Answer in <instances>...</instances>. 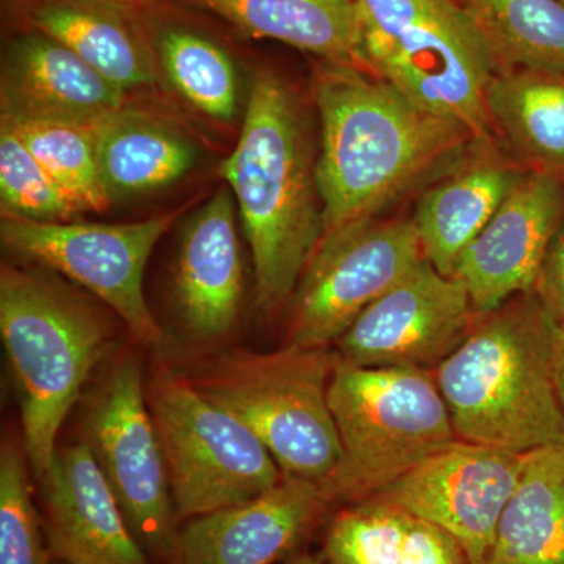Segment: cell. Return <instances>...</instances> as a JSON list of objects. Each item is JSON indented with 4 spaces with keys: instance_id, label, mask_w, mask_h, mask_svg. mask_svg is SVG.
<instances>
[{
    "instance_id": "obj_1",
    "label": "cell",
    "mask_w": 564,
    "mask_h": 564,
    "mask_svg": "<svg viewBox=\"0 0 564 564\" xmlns=\"http://www.w3.org/2000/svg\"><path fill=\"white\" fill-rule=\"evenodd\" d=\"M314 101L322 239L372 220L423 174L477 144L463 126L355 66L318 61Z\"/></svg>"
},
{
    "instance_id": "obj_2",
    "label": "cell",
    "mask_w": 564,
    "mask_h": 564,
    "mask_svg": "<svg viewBox=\"0 0 564 564\" xmlns=\"http://www.w3.org/2000/svg\"><path fill=\"white\" fill-rule=\"evenodd\" d=\"M318 140L295 88L259 69L239 141L220 174L231 188L254 267L256 300L272 311L292 299L323 237Z\"/></svg>"
},
{
    "instance_id": "obj_3",
    "label": "cell",
    "mask_w": 564,
    "mask_h": 564,
    "mask_svg": "<svg viewBox=\"0 0 564 564\" xmlns=\"http://www.w3.org/2000/svg\"><path fill=\"white\" fill-rule=\"evenodd\" d=\"M558 332L534 292L478 315L462 345L433 370L458 440L521 455L564 445Z\"/></svg>"
},
{
    "instance_id": "obj_4",
    "label": "cell",
    "mask_w": 564,
    "mask_h": 564,
    "mask_svg": "<svg viewBox=\"0 0 564 564\" xmlns=\"http://www.w3.org/2000/svg\"><path fill=\"white\" fill-rule=\"evenodd\" d=\"M0 336L9 359L29 469L41 480L82 388L111 344L95 304L43 267L2 263Z\"/></svg>"
},
{
    "instance_id": "obj_5",
    "label": "cell",
    "mask_w": 564,
    "mask_h": 564,
    "mask_svg": "<svg viewBox=\"0 0 564 564\" xmlns=\"http://www.w3.org/2000/svg\"><path fill=\"white\" fill-rule=\"evenodd\" d=\"M328 400L343 447L318 485L329 505L369 499L458 440L433 370L356 366L337 352Z\"/></svg>"
},
{
    "instance_id": "obj_6",
    "label": "cell",
    "mask_w": 564,
    "mask_h": 564,
    "mask_svg": "<svg viewBox=\"0 0 564 564\" xmlns=\"http://www.w3.org/2000/svg\"><path fill=\"white\" fill-rule=\"evenodd\" d=\"M367 68L411 101L491 144L486 93L497 74L458 0H355Z\"/></svg>"
},
{
    "instance_id": "obj_7",
    "label": "cell",
    "mask_w": 564,
    "mask_h": 564,
    "mask_svg": "<svg viewBox=\"0 0 564 564\" xmlns=\"http://www.w3.org/2000/svg\"><path fill=\"white\" fill-rule=\"evenodd\" d=\"M336 356L329 348L296 345L236 351L192 383L251 430L284 477L322 485L343 455L328 400Z\"/></svg>"
},
{
    "instance_id": "obj_8",
    "label": "cell",
    "mask_w": 564,
    "mask_h": 564,
    "mask_svg": "<svg viewBox=\"0 0 564 564\" xmlns=\"http://www.w3.org/2000/svg\"><path fill=\"white\" fill-rule=\"evenodd\" d=\"M148 404L180 521L248 502L284 478L251 430L188 378L163 367L151 380Z\"/></svg>"
},
{
    "instance_id": "obj_9",
    "label": "cell",
    "mask_w": 564,
    "mask_h": 564,
    "mask_svg": "<svg viewBox=\"0 0 564 564\" xmlns=\"http://www.w3.org/2000/svg\"><path fill=\"white\" fill-rule=\"evenodd\" d=\"M87 444L135 540L148 555L172 564L180 519L135 356L122 358L96 393Z\"/></svg>"
},
{
    "instance_id": "obj_10",
    "label": "cell",
    "mask_w": 564,
    "mask_h": 564,
    "mask_svg": "<svg viewBox=\"0 0 564 564\" xmlns=\"http://www.w3.org/2000/svg\"><path fill=\"white\" fill-rule=\"evenodd\" d=\"M177 215L124 225L2 215L0 239L13 254L87 289L120 315L140 343L159 347L163 333L144 299L143 276L152 248Z\"/></svg>"
},
{
    "instance_id": "obj_11",
    "label": "cell",
    "mask_w": 564,
    "mask_h": 564,
    "mask_svg": "<svg viewBox=\"0 0 564 564\" xmlns=\"http://www.w3.org/2000/svg\"><path fill=\"white\" fill-rule=\"evenodd\" d=\"M423 259L411 220L372 218L325 237L293 292L285 345L328 348Z\"/></svg>"
},
{
    "instance_id": "obj_12",
    "label": "cell",
    "mask_w": 564,
    "mask_h": 564,
    "mask_svg": "<svg viewBox=\"0 0 564 564\" xmlns=\"http://www.w3.org/2000/svg\"><path fill=\"white\" fill-rule=\"evenodd\" d=\"M477 317L466 285L423 259L351 323L336 340L337 352L356 366L434 370Z\"/></svg>"
},
{
    "instance_id": "obj_13",
    "label": "cell",
    "mask_w": 564,
    "mask_h": 564,
    "mask_svg": "<svg viewBox=\"0 0 564 564\" xmlns=\"http://www.w3.org/2000/svg\"><path fill=\"white\" fill-rule=\"evenodd\" d=\"M524 455L456 440L372 497L440 527L481 564Z\"/></svg>"
},
{
    "instance_id": "obj_14",
    "label": "cell",
    "mask_w": 564,
    "mask_h": 564,
    "mask_svg": "<svg viewBox=\"0 0 564 564\" xmlns=\"http://www.w3.org/2000/svg\"><path fill=\"white\" fill-rule=\"evenodd\" d=\"M564 220V182L527 172L459 259L454 276L478 315L534 291L549 247Z\"/></svg>"
},
{
    "instance_id": "obj_15",
    "label": "cell",
    "mask_w": 564,
    "mask_h": 564,
    "mask_svg": "<svg viewBox=\"0 0 564 564\" xmlns=\"http://www.w3.org/2000/svg\"><path fill=\"white\" fill-rule=\"evenodd\" d=\"M39 481L41 521L57 564H152L87 441L57 451Z\"/></svg>"
},
{
    "instance_id": "obj_16",
    "label": "cell",
    "mask_w": 564,
    "mask_h": 564,
    "mask_svg": "<svg viewBox=\"0 0 564 564\" xmlns=\"http://www.w3.org/2000/svg\"><path fill=\"white\" fill-rule=\"evenodd\" d=\"M328 500L314 481L284 477L248 502L212 511L180 530L172 564H276L318 524Z\"/></svg>"
},
{
    "instance_id": "obj_17",
    "label": "cell",
    "mask_w": 564,
    "mask_h": 564,
    "mask_svg": "<svg viewBox=\"0 0 564 564\" xmlns=\"http://www.w3.org/2000/svg\"><path fill=\"white\" fill-rule=\"evenodd\" d=\"M128 93L51 36L20 31L3 46L0 118L99 126Z\"/></svg>"
},
{
    "instance_id": "obj_18",
    "label": "cell",
    "mask_w": 564,
    "mask_h": 564,
    "mask_svg": "<svg viewBox=\"0 0 564 564\" xmlns=\"http://www.w3.org/2000/svg\"><path fill=\"white\" fill-rule=\"evenodd\" d=\"M236 199L220 187L185 225L174 269V296L188 332L218 339L239 318L243 292Z\"/></svg>"
},
{
    "instance_id": "obj_19",
    "label": "cell",
    "mask_w": 564,
    "mask_h": 564,
    "mask_svg": "<svg viewBox=\"0 0 564 564\" xmlns=\"http://www.w3.org/2000/svg\"><path fill=\"white\" fill-rule=\"evenodd\" d=\"M117 0H25L11 20L20 31L51 36L126 93L152 87L154 43Z\"/></svg>"
},
{
    "instance_id": "obj_20",
    "label": "cell",
    "mask_w": 564,
    "mask_h": 564,
    "mask_svg": "<svg viewBox=\"0 0 564 564\" xmlns=\"http://www.w3.org/2000/svg\"><path fill=\"white\" fill-rule=\"evenodd\" d=\"M525 173L516 162L485 154L426 188L411 220L426 261L445 276H454L464 251Z\"/></svg>"
},
{
    "instance_id": "obj_21",
    "label": "cell",
    "mask_w": 564,
    "mask_h": 564,
    "mask_svg": "<svg viewBox=\"0 0 564 564\" xmlns=\"http://www.w3.org/2000/svg\"><path fill=\"white\" fill-rule=\"evenodd\" d=\"M251 39L289 44L321 62L367 68L355 0H188ZM370 73V70H369Z\"/></svg>"
},
{
    "instance_id": "obj_22",
    "label": "cell",
    "mask_w": 564,
    "mask_h": 564,
    "mask_svg": "<svg viewBox=\"0 0 564 564\" xmlns=\"http://www.w3.org/2000/svg\"><path fill=\"white\" fill-rule=\"evenodd\" d=\"M486 109L521 169L564 182V69L500 70Z\"/></svg>"
},
{
    "instance_id": "obj_23",
    "label": "cell",
    "mask_w": 564,
    "mask_h": 564,
    "mask_svg": "<svg viewBox=\"0 0 564 564\" xmlns=\"http://www.w3.org/2000/svg\"><path fill=\"white\" fill-rule=\"evenodd\" d=\"M323 554L326 564H470L454 536L375 497L334 516Z\"/></svg>"
},
{
    "instance_id": "obj_24",
    "label": "cell",
    "mask_w": 564,
    "mask_h": 564,
    "mask_svg": "<svg viewBox=\"0 0 564 564\" xmlns=\"http://www.w3.org/2000/svg\"><path fill=\"white\" fill-rule=\"evenodd\" d=\"M198 162L184 133L144 111H117L98 126V166L109 203L182 180Z\"/></svg>"
},
{
    "instance_id": "obj_25",
    "label": "cell",
    "mask_w": 564,
    "mask_h": 564,
    "mask_svg": "<svg viewBox=\"0 0 564 564\" xmlns=\"http://www.w3.org/2000/svg\"><path fill=\"white\" fill-rule=\"evenodd\" d=\"M481 564H564V445L524 455Z\"/></svg>"
},
{
    "instance_id": "obj_26",
    "label": "cell",
    "mask_w": 564,
    "mask_h": 564,
    "mask_svg": "<svg viewBox=\"0 0 564 564\" xmlns=\"http://www.w3.org/2000/svg\"><path fill=\"white\" fill-rule=\"evenodd\" d=\"M491 51L497 73L564 69V3L558 0H458Z\"/></svg>"
},
{
    "instance_id": "obj_27",
    "label": "cell",
    "mask_w": 564,
    "mask_h": 564,
    "mask_svg": "<svg viewBox=\"0 0 564 564\" xmlns=\"http://www.w3.org/2000/svg\"><path fill=\"white\" fill-rule=\"evenodd\" d=\"M154 43L166 79L193 109L215 121H231L239 111V74L228 52L191 29H163Z\"/></svg>"
},
{
    "instance_id": "obj_28",
    "label": "cell",
    "mask_w": 564,
    "mask_h": 564,
    "mask_svg": "<svg viewBox=\"0 0 564 564\" xmlns=\"http://www.w3.org/2000/svg\"><path fill=\"white\" fill-rule=\"evenodd\" d=\"M22 143L54 181L68 193L79 212L110 206L98 166V126L63 121H9Z\"/></svg>"
},
{
    "instance_id": "obj_29",
    "label": "cell",
    "mask_w": 564,
    "mask_h": 564,
    "mask_svg": "<svg viewBox=\"0 0 564 564\" xmlns=\"http://www.w3.org/2000/svg\"><path fill=\"white\" fill-rule=\"evenodd\" d=\"M0 199L2 215L28 220L66 221L80 214L6 122H0Z\"/></svg>"
},
{
    "instance_id": "obj_30",
    "label": "cell",
    "mask_w": 564,
    "mask_h": 564,
    "mask_svg": "<svg viewBox=\"0 0 564 564\" xmlns=\"http://www.w3.org/2000/svg\"><path fill=\"white\" fill-rule=\"evenodd\" d=\"M28 455L3 441L0 454V564H51L46 533L28 478Z\"/></svg>"
},
{
    "instance_id": "obj_31",
    "label": "cell",
    "mask_w": 564,
    "mask_h": 564,
    "mask_svg": "<svg viewBox=\"0 0 564 564\" xmlns=\"http://www.w3.org/2000/svg\"><path fill=\"white\" fill-rule=\"evenodd\" d=\"M533 292L556 325L564 329V220L549 247Z\"/></svg>"
},
{
    "instance_id": "obj_32",
    "label": "cell",
    "mask_w": 564,
    "mask_h": 564,
    "mask_svg": "<svg viewBox=\"0 0 564 564\" xmlns=\"http://www.w3.org/2000/svg\"><path fill=\"white\" fill-rule=\"evenodd\" d=\"M555 381L564 408V329L560 328L555 344Z\"/></svg>"
},
{
    "instance_id": "obj_33",
    "label": "cell",
    "mask_w": 564,
    "mask_h": 564,
    "mask_svg": "<svg viewBox=\"0 0 564 564\" xmlns=\"http://www.w3.org/2000/svg\"><path fill=\"white\" fill-rule=\"evenodd\" d=\"M24 2L25 0H0L3 17H7V20H11V18H13V14L17 13L18 10H20V7Z\"/></svg>"
},
{
    "instance_id": "obj_34",
    "label": "cell",
    "mask_w": 564,
    "mask_h": 564,
    "mask_svg": "<svg viewBox=\"0 0 564 564\" xmlns=\"http://www.w3.org/2000/svg\"><path fill=\"white\" fill-rule=\"evenodd\" d=\"M285 564H326L323 560L315 558V556L310 554H300L292 556L289 558Z\"/></svg>"
},
{
    "instance_id": "obj_35",
    "label": "cell",
    "mask_w": 564,
    "mask_h": 564,
    "mask_svg": "<svg viewBox=\"0 0 564 564\" xmlns=\"http://www.w3.org/2000/svg\"><path fill=\"white\" fill-rule=\"evenodd\" d=\"M117 2L124 3V6L132 7V9H144V7L151 6V3L158 2V0H117Z\"/></svg>"
},
{
    "instance_id": "obj_36",
    "label": "cell",
    "mask_w": 564,
    "mask_h": 564,
    "mask_svg": "<svg viewBox=\"0 0 564 564\" xmlns=\"http://www.w3.org/2000/svg\"><path fill=\"white\" fill-rule=\"evenodd\" d=\"M558 2H562V3H564V0H558Z\"/></svg>"
}]
</instances>
